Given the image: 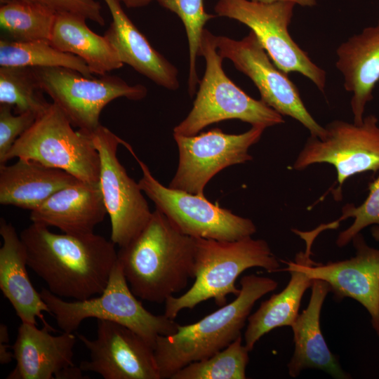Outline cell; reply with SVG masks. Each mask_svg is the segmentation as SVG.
<instances>
[{"label": "cell", "mask_w": 379, "mask_h": 379, "mask_svg": "<svg viewBox=\"0 0 379 379\" xmlns=\"http://www.w3.org/2000/svg\"><path fill=\"white\" fill-rule=\"evenodd\" d=\"M54 331L52 326L38 328L36 324L22 322L11 346L16 366L7 379H60L65 370L74 366L77 335L51 334Z\"/></svg>", "instance_id": "obj_17"}, {"label": "cell", "mask_w": 379, "mask_h": 379, "mask_svg": "<svg viewBox=\"0 0 379 379\" xmlns=\"http://www.w3.org/2000/svg\"><path fill=\"white\" fill-rule=\"evenodd\" d=\"M8 343L0 342V363L5 365L12 361L13 357V352L8 350Z\"/></svg>", "instance_id": "obj_34"}, {"label": "cell", "mask_w": 379, "mask_h": 379, "mask_svg": "<svg viewBox=\"0 0 379 379\" xmlns=\"http://www.w3.org/2000/svg\"><path fill=\"white\" fill-rule=\"evenodd\" d=\"M0 66L7 67H63L92 77L87 64L79 57L63 52L50 41L0 40Z\"/></svg>", "instance_id": "obj_26"}, {"label": "cell", "mask_w": 379, "mask_h": 379, "mask_svg": "<svg viewBox=\"0 0 379 379\" xmlns=\"http://www.w3.org/2000/svg\"><path fill=\"white\" fill-rule=\"evenodd\" d=\"M107 214L99 184L79 180L55 192L31 211L29 218L33 223L80 235L94 232Z\"/></svg>", "instance_id": "obj_18"}, {"label": "cell", "mask_w": 379, "mask_h": 379, "mask_svg": "<svg viewBox=\"0 0 379 379\" xmlns=\"http://www.w3.org/2000/svg\"><path fill=\"white\" fill-rule=\"evenodd\" d=\"M265 129L252 126L241 134H227L220 128L194 135L173 134L179 161L168 187L204 196L207 183L220 171L252 160L248 149L260 140Z\"/></svg>", "instance_id": "obj_13"}, {"label": "cell", "mask_w": 379, "mask_h": 379, "mask_svg": "<svg viewBox=\"0 0 379 379\" xmlns=\"http://www.w3.org/2000/svg\"><path fill=\"white\" fill-rule=\"evenodd\" d=\"M154 0H119L128 8H136L145 6ZM157 1V0H156Z\"/></svg>", "instance_id": "obj_36"}, {"label": "cell", "mask_w": 379, "mask_h": 379, "mask_svg": "<svg viewBox=\"0 0 379 379\" xmlns=\"http://www.w3.org/2000/svg\"><path fill=\"white\" fill-rule=\"evenodd\" d=\"M356 255L347 260L317 263L310 259L312 244L298 253L302 270L312 279L326 281L336 300L352 298L368 311L379 336V249L369 246L361 233L352 240Z\"/></svg>", "instance_id": "obj_16"}, {"label": "cell", "mask_w": 379, "mask_h": 379, "mask_svg": "<svg viewBox=\"0 0 379 379\" xmlns=\"http://www.w3.org/2000/svg\"><path fill=\"white\" fill-rule=\"evenodd\" d=\"M311 291L307 307L291 326L295 349L287 364L288 374L296 378L307 368H316L334 378H351L340 366L337 356L329 350L321 330V311L331 287L325 281L313 279Z\"/></svg>", "instance_id": "obj_20"}, {"label": "cell", "mask_w": 379, "mask_h": 379, "mask_svg": "<svg viewBox=\"0 0 379 379\" xmlns=\"http://www.w3.org/2000/svg\"><path fill=\"white\" fill-rule=\"evenodd\" d=\"M39 293L63 332L73 333L86 319L95 318L128 327L154 347L159 335L174 333L179 325L164 314L155 315L144 307L132 292L118 260L98 297L67 301L46 288Z\"/></svg>", "instance_id": "obj_6"}, {"label": "cell", "mask_w": 379, "mask_h": 379, "mask_svg": "<svg viewBox=\"0 0 379 379\" xmlns=\"http://www.w3.org/2000/svg\"><path fill=\"white\" fill-rule=\"evenodd\" d=\"M256 2L271 4L278 1H290L302 6H313L316 5V0H251Z\"/></svg>", "instance_id": "obj_35"}, {"label": "cell", "mask_w": 379, "mask_h": 379, "mask_svg": "<svg viewBox=\"0 0 379 379\" xmlns=\"http://www.w3.org/2000/svg\"><path fill=\"white\" fill-rule=\"evenodd\" d=\"M79 181L71 174L34 160L0 165V204L30 211L63 187Z\"/></svg>", "instance_id": "obj_23"}, {"label": "cell", "mask_w": 379, "mask_h": 379, "mask_svg": "<svg viewBox=\"0 0 379 379\" xmlns=\"http://www.w3.org/2000/svg\"><path fill=\"white\" fill-rule=\"evenodd\" d=\"M73 126L53 102L20 136L1 164L13 158L34 160L78 180L98 184L100 160L90 135Z\"/></svg>", "instance_id": "obj_7"}, {"label": "cell", "mask_w": 379, "mask_h": 379, "mask_svg": "<svg viewBox=\"0 0 379 379\" xmlns=\"http://www.w3.org/2000/svg\"><path fill=\"white\" fill-rule=\"evenodd\" d=\"M160 6L176 14L181 20L187 34L189 49L188 93H197L199 81L197 71V57L204 25L216 15L208 13L203 0H157Z\"/></svg>", "instance_id": "obj_30"}, {"label": "cell", "mask_w": 379, "mask_h": 379, "mask_svg": "<svg viewBox=\"0 0 379 379\" xmlns=\"http://www.w3.org/2000/svg\"><path fill=\"white\" fill-rule=\"evenodd\" d=\"M324 128L321 138L311 135L307 138L293 168L301 171L317 163L333 165L338 185L334 195L338 197L344 182L351 176L379 170L378 119L370 114L361 124L335 120Z\"/></svg>", "instance_id": "obj_12"}, {"label": "cell", "mask_w": 379, "mask_h": 379, "mask_svg": "<svg viewBox=\"0 0 379 379\" xmlns=\"http://www.w3.org/2000/svg\"><path fill=\"white\" fill-rule=\"evenodd\" d=\"M133 294L161 304L195 274V238L181 232L158 209L139 234L117 252Z\"/></svg>", "instance_id": "obj_2"}, {"label": "cell", "mask_w": 379, "mask_h": 379, "mask_svg": "<svg viewBox=\"0 0 379 379\" xmlns=\"http://www.w3.org/2000/svg\"><path fill=\"white\" fill-rule=\"evenodd\" d=\"M20 237L27 267L62 298L82 300L101 294L117 261L115 244L94 232L57 234L32 222Z\"/></svg>", "instance_id": "obj_1"}, {"label": "cell", "mask_w": 379, "mask_h": 379, "mask_svg": "<svg viewBox=\"0 0 379 379\" xmlns=\"http://www.w3.org/2000/svg\"><path fill=\"white\" fill-rule=\"evenodd\" d=\"M41 93L32 68L0 67V104L11 106L15 114L44 113L51 103Z\"/></svg>", "instance_id": "obj_28"}, {"label": "cell", "mask_w": 379, "mask_h": 379, "mask_svg": "<svg viewBox=\"0 0 379 379\" xmlns=\"http://www.w3.org/2000/svg\"><path fill=\"white\" fill-rule=\"evenodd\" d=\"M11 1H22L39 4L57 13H69L86 18L100 26L105 25L101 13V5L95 0H0L4 4Z\"/></svg>", "instance_id": "obj_33"}, {"label": "cell", "mask_w": 379, "mask_h": 379, "mask_svg": "<svg viewBox=\"0 0 379 379\" xmlns=\"http://www.w3.org/2000/svg\"><path fill=\"white\" fill-rule=\"evenodd\" d=\"M216 44L220 56L251 79L266 105L299 121L311 135H324L325 128L308 112L296 86L274 65L253 32L241 40L216 36Z\"/></svg>", "instance_id": "obj_14"}, {"label": "cell", "mask_w": 379, "mask_h": 379, "mask_svg": "<svg viewBox=\"0 0 379 379\" xmlns=\"http://www.w3.org/2000/svg\"><path fill=\"white\" fill-rule=\"evenodd\" d=\"M338 69L344 77V87L351 92V109L356 124L364 118L366 104L379 81V20L360 34L350 37L337 48Z\"/></svg>", "instance_id": "obj_22"}, {"label": "cell", "mask_w": 379, "mask_h": 379, "mask_svg": "<svg viewBox=\"0 0 379 379\" xmlns=\"http://www.w3.org/2000/svg\"><path fill=\"white\" fill-rule=\"evenodd\" d=\"M353 218L352 224L340 232L336 239V245L341 248L346 246L365 227L379 225V175L369 185V194L365 201L359 206L347 204L343 208V215L337 220L330 223L332 229L336 228L340 221Z\"/></svg>", "instance_id": "obj_31"}, {"label": "cell", "mask_w": 379, "mask_h": 379, "mask_svg": "<svg viewBox=\"0 0 379 379\" xmlns=\"http://www.w3.org/2000/svg\"><path fill=\"white\" fill-rule=\"evenodd\" d=\"M371 232L373 239L379 242V225H374L372 227Z\"/></svg>", "instance_id": "obj_37"}, {"label": "cell", "mask_w": 379, "mask_h": 379, "mask_svg": "<svg viewBox=\"0 0 379 379\" xmlns=\"http://www.w3.org/2000/svg\"><path fill=\"white\" fill-rule=\"evenodd\" d=\"M0 234L3 244L0 248V289L13 306L22 322L51 326L44 312L51 311L40 293L34 288L27 270L25 247L14 226L4 218L0 219Z\"/></svg>", "instance_id": "obj_21"}, {"label": "cell", "mask_w": 379, "mask_h": 379, "mask_svg": "<svg viewBox=\"0 0 379 379\" xmlns=\"http://www.w3.org/2000/svg\"><path fill=\"white\" fill-rule=\"evenodd\" d=\"M287 265L284 269L291 274L286 286L279 293L261 302L258 309L248 317L244 333L245 345L251 351L256 343L272 330L291 326L297 317L301 300L305 291L311 288L313 279L302 270L300 261H283Z\"/></svg>", "instance_id": "obj_25"}, {"label": "cell", "mask_w": 379, "mask_h": 379, "mask_svg": "<svg viewBox=\"0 0 379 379\" xmlns=\"http://www.w3.org/2000/svg\"><path fill=\"white\" fill-rule=\"evenodd\" d=\"M240 285V293L232 302L194 324H179L173 334L157 338L154 354L161 379H171L182 368L211 357L241 336L255 302L274 291L278 283L249 274L242 277Z\"/></svg>", "instance_id": "obj_3"}, {"label": "cell", "mask_w": 379, "mask_h": 379, "mask_svg": "<svg viewBox=\"0 0 379 379\" xmlns=\"http://www.w3.org/2000/svg\"><path fill=\"white\" fill-rule=\"evenodd\" d=\"M83 16L57 13L51 44L58 49L81 58L93 74L99 76L119 69L124 63L104 36L93 32Z\"/></svg>", "instance_id": "obj_24"}, {"label": "cell", "mask_w": 379, "mask_h": 379, "mask_svg": "<svg viewBox=\"0 0 379 379\" xmlns=\"http://www.w3.org/2000/svg\"><path fill=\"white\" fill-rule=\"evenodd\" d=\"M11 106L0 104V164L18 138L39 117L32 112L13 114Z\"/></svg>", "instance_id": "obj_32"}, {"label": "cell", "mask_w": 379, "mask_h": 379, "mask_svg": "<svg viewBox=\"0 0 379 379\" xmlns=\"http://www.w3.org/2000/svg\"><path fill=\"white\" fill-rule=\"evenodd\" d=\"M103 1L112 18L104 36L121 62L157 85L177 90L180 86L178 69L152 46L126 14L119 0Z\"/></svg>", "instance_id": "obj_19"}, {"label": "cell", "mask_w": 379, "mask_h": 379, "mask_svg": "<svg viewBox=\"0 0 379 379\" xmlns=\"http://www.w3.org/2000/svg\"><path fill=\"white\" fill-rule=\"evenodd\" d=\"M279 266L263 239L251 237L235 241L195 238L194 282L182 295L166 300L164 314L174 320L182 310L193 309L210 299L222 307L228 295L239 294L240 288L235 282L244 271L258 267L271 272L278 271Z\"/></svg>", "instance_id": "obj_4"}, {"label": "cell", "mask_w": 379, "mask_h": 379, "mask_svg": "<svg viewBox=\"0 0 379 379\" xmlns=\"http://www.w3.org/2000/svg\"><path fill=\"white\" fill-rule=\"evenodd\" d=\"M88 135L100 156L98 184L110 219V240L124 247L143 230L152 212L138 182L118 159V146L126 142L102 125Z\"/></svg>", "instance_id": "obj_11"}, {"label": "cell", "mask_w": 379, "mask_h": 379, "mask_svg": "<svg viewBox=\"0 0 379 379\" xmlns=\"http://www.w3.org/2000/svg\"><path fill=\"white\" fill-rule=\"evenodd\" d=\"M295 4H264L251 0H218L217 16L236 20L255 33L274 65L285 73L298 72L324 92L326 72L317 66L288 33Z\"/></svg>", "instance_id": "obj_10"}, {"label": "cell", "mask_w": 379, "mask_h": 379, "mask_svg": "<svg viewBox=\"0 0 379 379\" xmlns=\"http://www.w3.org/2000/svg\"><path fill=\"white\" fill-rule=\"evenodd\" d=\"M56 15L39 4L11 1L1 4L0 27L9 40L50 41Z\"/></svg>", "instance_id": "obj_27"}, {"label": "cell", "mask_w": 379, "mask_h": 379, "mask_svg": "<svg viewBox=\"0 0 379 379\" xmlns=\"http://www.w3.org/2000/svg\"><path fill=\"white\" fill-rule=\"evenodd\" d=\"M32 69L42 91L51 98L74 127L87 134L101 125L100 113L111 101L121 97L140 100L147 93L142 84L130 85L107 74L93 78L63 67Z\"/></svg>", "instance_id": "obj_9"}, {"label": "cell", "mask_w": 379, "mask_h": 379, "mask_svg": "<svg viewBox=\"0 0 379 379\" xmlns=\"http://www.w3.org/2000/svg\"><path fill=\"white\" fill-rule=\"evenodd\" d=\"M249 352L239 336L211 357L182 368L171 379H245Z\"/></svg>", "instance_id": "obj_29"}, {"label": "cell", "mask_w": 379, "mask_h": 379, "mask_svg": "<svg viewBox=\"0 0 379 379\" xmlns=\"http://www.w3.org/2000/svg\"><path fill=\"white\" fill-rule=\"evenodd\" d=\"M198 56L205 60L204 74L199 81L192 108L174 127L173 134L197 135L208 125L227 119H239L264 128L284 122L281 114L262 100L250 97L226 75L222 68L224 59L218 51L216 36L206 28L201 34Z\"/></svg>", "instance_id": "obj_5"}, {"label": "cell", "mask_w": 379, "mask_h": 379, "mask_svg": "<svg viewBox=\"0 0 379 379\" xmlns=\"http://www.w3.org/2000/svg\"><path fill=\"white\" fill-rule=\"evenodd\" d=\"M142 171L138 185L156 208L183 234L194 238L235 241L256 232L253 222L212 204L205 196L172 189L160 183L127 143Z\"/></svg>", "instance_id": "obj_8"}, {"label": "cell", "mask_w": 379, "mask_h": 379, "mask_svg": "<svg viewBox=\"0 0 379 379\" xmlns=\"http://www.w3.org/2000/svg\"><path fill=\"white\" fill-rule=\"evenodd\" d=\"M89 350L90 359L79 368L104 379H161L154 347L143 338L121 324L97 320L96 338L77 333Z\"/></svg>", "instance_id": "obj_15"}]
</instances>
